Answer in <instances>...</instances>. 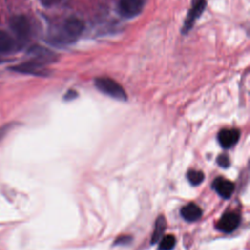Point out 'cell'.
I'll return each instance as SVG.
<instances>
[{
  "instance_id": "obj_1",
  "label": "cell",
  "mask_w": 250,
  "mask_h": 250,
  "mask_svg": "<svg viewBox=\"0 0 250 250\" xmlns=\"http://www.w3.org/2000/svg\"><path fill=\"white\" fill-rule=\"evenodd\" d=\"M96 87L104 94L118 100V101H126L127 95L125 90L122 88L120 84L108 77H99L95 80Z\"/></svg>"
},
{
  "instance_id": "obj_2",
  "label": "cell",
  "mask_w": 250,
  "mask_h": 250,
  "mask_svg": "<svg viewBox=\"0 0 250 250\" xmlns=\"http://www.w3.org/2000/svg\"><path fill=\"white\" fill-rule=\"evenodd\" d=\"M84 22L75 17L66 19L62 23V33L66 42H72L76 40L84 30Z\"/></svg>"
},
{
  "instance_id": "obj_3",
  "label": "cell",
  "mask_w": 250,
  "mask_h": 250,
  "mask_svg": "<svg viewBox=\"0 0 250 250\" xmlns=\"http://www.w3.org/2000/svg\"><path fill=\"white\" fill-rule=\"evenodd\" d=\"M10 25L14 33L20 40H26L30 34V24L24 16H15L10 21Z\"/></svg>"
},
{
  "instance_id": "obj_4",
  "label": "cell",
  "mask_w": 250,
  "mask_h": 250,
  "mask_svg": "<svg viewBox=\"0 0 250 250\" xmlns=\"http://www.w3.org/2000/svg\"><path fill=\"white\" fill-rule=\"evenodd\" d=\"M206 6V0H193L192 5L188 11V14L186 18L183 32L186 33L189 31V29L192 27L194 21L201 16Z\"/></svg>"
},
{
  "instance_id": "obj_5",
  "label": "cell",
  "mask_w": 250,
  "mask_h": 250,
  "mask_svg": "<svg viewBox=\"0 0 250 250\" xmlns=\"http://www.w3.org/2000/svg\"><path fill=\"white\" fill-rule=\"evenodd\" d=\"M240 223V216L235 212H227L225 213L218 222L217 228L223 232H231L233 231Z\"/></svg>"
},
{
  "instance_id": "obj_6",
  "label": "cell",
  "mask_w": 250,
  "mask_h": 250,
  "mask_svg": "<svg viewBox=\"0 0 250 250\" xmlns=\"http://www.w3.org/2000/svg\"><path fill=\"white\" fill-rule=\"evenodd\" d=\"M144 7V0H119L120 13L126 18L138 16Z\"/></svg>"
},
{
  "instance_id": "obj_7",
  "label": "cell",
  "mask_w": 250,
  "mask_h": 250,
  "mask_svg": "<svg viewBox=\"0 0 250 250\" xmlns=\"http://www.w3.org/2000/svg\"><path fill=\"white\" fill-rule=\"evenodd\" d=\"M240 132L237 129H223L218 134V141L222 147L230 148L239 140Z\"/></svg>"
},
{
  "instance_id": "obj_8",
  "label": "cell",
  "mask_w": 250,
  "mask_h": 250,
  "mask_svg": "<svg viewBox=\"0 0 250 250\" xmlns=\"http://www.w3.org/2000/svg\"><path fill=\"white\" fill-rule=\"evenodd\" d=\"M212 187L223 198H229L234 190L233 183L223 177L216 178L212 184Z\"/></svg>"
},
{
  "instance_id": "obj_9",
  "label": "cell",
  "mask_w": 250,
  "mask_h": 250,
  "mask_svg": "<svg viewBox=\"0 0 250 250\" xmlns=\"http://www.w3.org/2000/svg\"><path fill=\"white\" fill-rule=\"evenodd\" d=\"M181 215L182 217L188 222H193L198 220L201 215H202V210L201 208L196 205L195 203H189L184 206L181 210Z\"/></svg>"
},
{
  "instance_id": "obj_10",
  "label": "cell",
  "mask_w": 250,
  "mask_h": 250,
  "mask_svg": "<svg viewBox=\"0 0 250 250\" xmlns=\"http://www.w3.org/2000/svg\"><path fill=\"white\" fill-rule=\"evenodd\" d=\"M42 63L39 61H32V62H24L21 63L20 65H17L16 67H14V70L17 71H21V72H24V73H32L35 75H42V73H44V70L42 69Z\"/></svg>"
},
{
  "instance_id": "obj_11",
  "label": "cell",
  "mask_w": 250,
  "mask_h": 250,
  "mask_svg": "<svg viewBox=\"0 0 250 250\" xmlns=\"http://www.w3.org/2000/svg\"><path fill=\"white\" fill-rule=\"evenodd\" d=\"M166 229V219L164 216H159L155 221L154 230L151 236V243L154 244L162 238V234Z\"/></svg>"
},
{
  "instance_id": "obj_12",
  "label": "cell",
  "mask_w": 250,
  "mask_h": 250,
  "mask_svg": "<svg viewBox=\"0 0 250 250\" xmlns=\"http://www.w3.org/2000/svg\"><path fill=\"white\" fill-rule=\"evenodd\" d=\"M14 47L13 38L5 31L0 30V52L7 53L10 52Z\"/></svg>"
},
{
  "instance_id": "obj_13",
  "label": "cell",
  "mask_w": 250,
  "mask_h": 250,
  "mask_svg": "<svg viewBox=\"0 0 250 250\" xmlns=\"http://www.w3.org/2000/svg\"><path fill=\"white\" fill-rule=\"evenodd\" d=\"M187 178L188 180V182L192 185V186H198L200 185L203 180H204V174L201 171H197V170H189L187 174Z\"/></svg>"
},
{
  "instance_id": "obj_14",
  "label": "cell",
  "mask_w": 250,
  "mask_h": 250,
  "mask_svg": "<svg viewBox=\"0 0 250 250\" xmlns=\"http://www.w3.org/2000/svg\"><path fill=\"white\" fill-rule=\"evenodd\" d=\"M176 244V238L172 234L165 235L164 237L161 238L159 242L158 249L159 250H172Z\"/></svg>"
},
{
  "instance_id": "obj_15",
  "label": "cell",
  "mask_w": 250,
  "mask_h": 250,
  "mask_svg": "<svg viewBox=\"0 0 250 250\" xmlns=\"http://www.w3.org/2000/svg\"><path fill=\"white\" fill-rule=\"evenodd\" d=\"M217 163H218L219 166H221L223 168H228L230 164V161H229V158L227 154H221L217 158Z\"/></svg>"
},
{
  "instance_id": "obj_16",
  "label": "cell",
  "mask_w": 250,
  "mask_h": 250,
  "mask_svg": "<svg viewBox=\"0 0 250 250\" xmlns=\"http://www.w3.org/2000/svg\"><path fill=\"white\" fill-rule=\"evenodd\" d=\"M40 1L44 6L50 7V6H53V5H56V4L60 3L62 0H40Z\"/></svg>"
},
{
  "instance_id": "obj_17",
  "label": "cell",
  "mask_w": 250,
  "mask_h": 250,
  "mask_svg": "<svg viewBox=\"0 0 250 250\" xmlns=\"http://www.w3.org/2000/svg\"><path fill=\"white\" fill-rule=\"evenodd\" d=\"M77 96V93L75 92V91H73V90H69L67 93H66V95L64 96V99L65 100H67V101H69V100H73V99H75V97Z\"/></svg>"
},
{
  "instance_id": "obj_18",
  "label": "cell",
  "mask_w": 250,
  "mask_h": 250,
  "mask_svg": "<svg viewBox=\"0 0 250 250\" xmlns=\"http://www.w3.org/2000/svg\"><path fill=\"white\" fill-rule=\"evenodd\" d=\"M8 131V126H3L0 128V141L2 140V138L5 136V134Z\"/></svg>"
}]
</instances>
